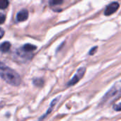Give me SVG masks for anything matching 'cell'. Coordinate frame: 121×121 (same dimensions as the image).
<instances>
[{"label": "cell", "instance_id": "obj_1", "mask_svg": "<svg viewBox=\"0 0 121 121\" xmlns=\"http://www.w3.org/2000/svg\"><path fill=\"white\" fill-rule=\"evenodd\" d=\"M0 77L7 84L12 86H18L21 79L18 74L0 61Z\"/></svg>", "mask_w": 121, "mask_h": 121}, {"label": "cell", "instance_id": "obj_2", "mask_svg": "<svg viewBox=\"0 0 121 121\" xmlns=\"http://www.w3.org/2000/svg\"><path fill=\"white\" fill-rule=\"evenodd\" d=\"M120 91H121V86L120 84H115L104 96L102 99V103H106L108 101L116 97L117 96L120 95Z\"/></svg>", "mask_w": 121, "mask_h": 121}, {"label": "cell", "instance_id": "obj_3", "mask_svg": "<svg viewBox=\"0 0 121 121\" xmlns=\"http://www.w3.org/2000/svg\"><path fill=\"white\" fill-rule=\"evenodd\" d=\"M85 72H86V68L85 67L79 68L78 70L77 71L76 74H74V76L72 78V79L67 84V86H74V84H76L77 83H78L79 82V80L84 77Z\"/></svg>", "mask_w": 121, "mask_h": 121}, {"label": "cell", "instance_id": "obj_4", "mask_svg": "<svg viewBox=\"0 0 121 121\" xmlns=\"http://www.w3.org/2000/svg\"><path fill=\"white\" fill-rule=\"evenodd\" d=\"M119 7H120L119 3L116 2V1L112 2L106 6L104 13L106 16H111V15L113 14L114 13H116L118 11V9H119Z\"/></svg>", "mask_w": 121, "mask_h": 121}, {"label": "cell", "instance_id": "obj_5", "mask_svg": "<svg viewBox=\"0 0 121 121\" xmlns=\"http://www.w3.org/2000/svg\"><path fill=\"white\" fill-rule=\"evenodd\" d=\"M14 57L16 58H18V61H26L30 59V54L24 52L23 50H21V48L17 50L15 52Z\"/></svg>", "mask_w": 121, "mask_h": 121}, {"label": "cell", "instance_id": "obj_6", "mask_svg": "<svg viewBox=\"0 0 121 121\" xmlns=\"http://www.w3.org/2000/svg\"><path fill=\"white\" fill-rule=\"evenodd\" d=\"M28 18V11L26 9H22L18 12L16 15V20L18 22L25 21Z\"/></svg>", "mask_w": 121, "mask_h": 121}, {"label": "cell", "instance_id": "obj_7", "mask_svg": "<svg viewBox=\"0 0 121 121\" xmlns=\"http://www.w3.org/2000/svg\"><path fill=\"white\" fill-rule=\"evenodd\" d=\"M60 97L59 96V97H57V98H55L52 102H51V104H50V107H49V108L48 109V111H46V113H45V115L44 116H43L40 118V121H42V120H43L47 116H48L52 111V110H53V108H54V107L55 106V105L57 104V103L58 102V101L60 100Z\"/></svg>", "mask_w": 121, "mask_h": 121}, {"label": "cell", "instance_id": "obj_8", "mask_svg": "<svg viewBox=\"0 0 121 121\" xmlns=\"http://www.w3.org/2000/svg\"><path fill=\"white\" fill-rule=\"evenodd\" d=\"M21 50H23L24 52H28V53H30L31 52L34 51L35 49H36V46L33 45H31V44H25L22 48H21Z\"/></svg>", "mask_w": 121, "mask_h": 121}, {"label": "cell", "instance_id": "obj_9", "mask_svg": "<svg viewBox=\"0 0 121 121\" xmlns=\"http://www.w3.org/2000/svg\"><path fill=\"white\" fill-rule=\"evenodd\" d=\"M10 48H11V43L9 42L5 41L0 45V51L4 53H6L8 51H9Z\"/></svg>", "mask_w": 121, "mask_h": 121}, {"label": "cell", "instance_id": "obj_10", "mask_svg": "<svg viewBox=\"0 0 121 121\" xmlns=\"http://www.w3.org/2000/svg\"><path fill=\"white\" fill-rule=\"evenodd\" d=\"M33 83L34 84V85L37 86H42L44 84V81L43 79H38V78H36V79H34L33 81Z\"/></svg>", "mask_w": 121, "mask_h": 121}, {"label": "cell", "instance_id": "obj_11", "mask_svg": "<svg viewBox=\"0 0 121 121\" xmlns=\"http://www.w3.org/2000/svg\"><path fill=\"white\" fill-rule=\"evenodd\" d=\"M9 4V1L7 0H0V9H5L8 7Z\"/></svg>", "mask_w": 121, "mask_h": 121}, {"label": "cell", "instance_id": "obj_12", "mask_svg": "<svg viewBox=\"0 0 121 121\" xmlns=\"http://www.w3.org/2000/svg\"><path fill=\"white\" fill-rule=\"evenodd\" d=\"M63 3V1H60V0H52L50 1V4L51 6H55V5H59Z\"/></svg>", "mask_w": 121, "mask_h": 121}, {"label": "cell", "instance_id": "obj_13", "mask_svg": "<svg viewBox=\"0 0 121 121\" xmlns=\"http://www.w3.org/2000/svg\"><path fill=\"white\" fill-rule=\"evenodd\" d=\"M5 21H6V16L4 13H0V24L4 23Z\"/></svg>", "mask_w": 121, "mask_h": 121}, {"label": "cell", "instance_id": "obj_14", "mask_svg": "<svg viewBox=\"0 0 121 121\" xmlns=\"http://www.w3.org/2000/svg\"><path fill=\"white\" fill-rule=\"evenodd\" d=\"M113 109L116 110V111H121V103H118V104H116L113 106Z\"/></svg>", "mask_w": 121, "mask_h": 121}, {"label": "cell", "instance_id": "obj_15", "mask_svg": "<svg viewBox=\"0 0 121 121\" xmlns=\"http://www.w3.org/2000/svg\"><path fill=\"white\" fill-rule=\"evenodd\" d=\"M97 49H98V47H97V46H95V47H94L93 48H91V50H90V52H89V55H94V54L96 53Z\"/></svg>", "mask_w": 121, "mask_h": 121}, {"label": "cell", "instance_id": "obj_16", "mask_svg": "<svg viewBox=\"0 0 121 121\" xmlns=\"http://www.w3.org/2000/svg\"><path fill=\"white\" fill-rule=\"evenodd\" d=\"M4 33H5L4 30L2 28H0V39H1V38L4 37Z\"/></svg>", "mask_w": 121, "mask_h": 121}]
</instances>
